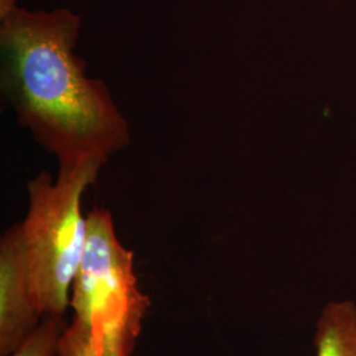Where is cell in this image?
<instances>
[{
	"label": "cell",
	"mask_w": 356,
	"mask_h": 356,
	"mask_svg": "<svg viewBox=\"0 0 356 356\" xmlns=\"http://www.w3.org/2000/svg\"><path fill=\"white\" fill-rule=\"evenodd\" d=\"M313 344L316 356H356V302L332 300L319 313Z\"/></svg>",
	"instance_id": "obj_5"
},
{
	"label": "cell",
	"mask_w": 356,
	"mask_h": 356,
	"mask_svg": "<svg viewBox=\"0 0 356 356\" xmlns=\"http://www.w3.org/2000/svg\"><path fill=\"white\" fill-rule=\"evenodd\" d=\"M104 163L90 160L58 169L54 181L41 172L28 185V213L22 222L28 264L38 307L44 316L64 317L70 288L86 242L85 191L98 179Z\"/></svg>",
	"instance_id": "obj_2"
},
{
	"label": "cell",
	"mask_w": 356,
	"mask_h": 356,
	"mask_svg": "<svg viewBox=\"0 0 356 356\" xmlns=\"http://www.w3.org/2000/svg\"><path fill=\"white\" fill-rule=\"evenodd\" d=\"M44 316L28 264L22 223L0 239V356H10L33 334Z\"/></svg>",
	"instance_id": "obj_4"
},
{
	"label": "cell",
	"mask_w": 356,
	"mask_h": 356,
	"mask_svg": "<svg viewBox=\"0 0 356 356\" xmlns=\"http://www.w3.org/2000/svg\"><path fill=\"white\" fill-rule=\"evenodd\" d=\"M131 354L122 344L92 338L89 331L76 321L66 327L57 351V356H129Z\"/></svg>",
	"instance_id": "obj_6"
},
{
	"label": "cell",
	"mask_w": 356,
	"mask_h": 356,
	"mask_svg": "<svg viewBox=\"0 0 356 356\" xmlns=\"http://www.w3.org/2000/svg\"><path fill=\"white\" fill-rule=\"evenodd\" d=\"M66 325L60 316H45L33 334L10 356H56Z\"/></svg>",
	"instance_id": "obj_7"
},
{
	"label": "cell",
	"mask_w": 356,
	"mask_h": 356,
	"mask_svg": "<svg viewBox=\"0 0 356 356\" xmlns=\"http://www.w3.org/2000/svg\"><path fill=\"white\" fill-rule=\"evenodd\" d=\"M134 266L135 254L119 242L113 214L94 207L86 216V242L70 306L74 321L92 338L122 344L131 353L151 306Z\"/></svg>",
	"instance_id": "obj_3"
},
{
	"label": "cell",
	"mask_w": 356,
	"mask_h": 356,
	"mask_svg": "<svg viewBox=\"0 0 356 356\" xmlns=\"http://www.w3.org/2000/svg\"><path fill=\"white\" fill-rule=\"evenodd\" d=\"M82 16L69 8H16L0 22L1 92L17 123L60 169L101 160L131 144L127 119L74 49Z\"/></svg>",
	"instance_id": "obj_1"
},
{
	"label": "cell",
	"mask_w": 356,
	"mask_h": 356,
	"mask_svg": "<svg viewBox=\"0 0 356 356\" xmlns=\"http://www.w3.org/2000/svg\"><path fill=\"white\" fill-rule=\"evenodd\" d=\"M20 0H0V22L4 20L10 13L19 8Z\"/></svg>",
	"instance_id": "obj_8"
}]
</instances>
